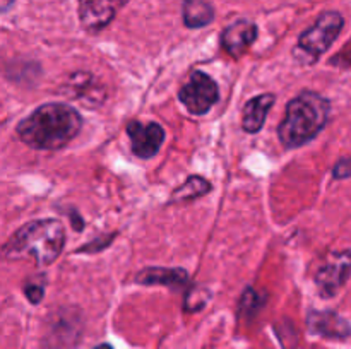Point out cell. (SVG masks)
<instances>
[{"mask_svg":"<svg viewBox=\"0 0 351 349\" xmlns=\"http://www.w3.org/2000/svg\"><path fill=\"white\" fill-rule=\"evenodd\" d=\"M335 178L341 180V178H348L351 177V159H341L338 164L335 166Z\"/></svg>","mask_w":351,"mask_h":349,"instance_id":"cell-18","label":"cell"},{"mask_svg":"<svg viewBox=\"0 0 351 349\" xmlns=\"http://www.w3.org/2000/svg\"><path fill=\"white\" fill-rule=\"evenodd\" d=\"M218 98V84L201 70L192 72L189 82L178 92V99L192 115H206Z\"/></svg>","mask_w":351,"mask_h":349,"instance_id":"cell-5","label":"cell"},{"mask_svg":"<svg viewBox=\"0 0 351 349\" xmlns=\"http://www.w3.org/2000/svg\"><path fill=\"white\" fill-rule=\"evenodd\" d=\"M127 133L132 142V151L141 159H149L160 151L165 140V130L160 123H143L139 120H132L127 123Z\"/></svg>","mask_w":351,"mask_h":349,"instance_id":"cell-7","label":"cell"},{"mask_svg":"<svg viewBox=\"0 0 351 349\" xmlns=\"http://www.w3.org/2000/svg\"><path fill=\"white\" fill-rule=\"evenodd\" d=\"M351 276V252H332L326 257L324 263L315 274V284L321 296L332 298L345 286Z\"/></svg>","mask_w":351,"mask_h":349,"instance_id":"cell-6","label":"cell"},{"mask_svg":"<svg viewBox=\"0 0 351 349\" xmlns=\"http://www.w3.org/2000/svg\"><path fill=\"white\" fill-rule=\"evenodd\" d=\"M136 281L143 286H168L178 289L187 284L189 274L184 269H163V267H151L144 269L136 276Z\"/></svg>","mask_w":351,"mask_h":349,"instance_id":"cell-12","label":"cell"},{"mask_svg":"<svg viewBox=\"0 0 351 349\" xmlns=\"http://www.w3.org/2000/svg\"><path fill=\"white\" fill-rule=\"evenodd\" d=\"M24 293H26L27 300H29L31 303L38 305L45 296V286L40 283H26Z\"/></svg>","mask_w":351,"mask_h":349,"instance_id":"cell-17","label":"cell"},{"mask_svg":"<svg viewBox=\"0 0 351 349\" xmlns=\"http://www.w3.org/2000/svg\"><path fill=\"white\" fill-rule=\"evenodd\" d=\"M257 26L252 21L240 19L237 23L230 24L221 34V44L230 55L240 57L247 51V48L256 41Z\"/></svg>","mask_w":351,"mask_h":349,"instance_id":"cell-9","label":"cell"},{"mask_svg":"<svg viewBox=\"0 0 351 349\" xmlns=\"http://www.w3.org/2000/svg\"><path fill=\"white\" fill-rule=\"evenodd\" d=\"M331 105L314 91H304L287 105L283 122L280 123V140L285 147H300L311 142L328 125Z\"/></svg>","mask_w":351,"mask_h":349,"instance_id":"cell-3","label":"cell"},{"mask_svg":"<svg viewBox=\"0 0 351 349\" xmlns=\"http://www.w3.org/2000/svg\"><path fill=\"white\" fill-rule=\"evenodd\" d=\"M93 349H113V348L110 344H99V346H96V348H93Z\"/></svg>","mask_w":351,"mask_h":349,"instance_id":"cell-19","label":"cell"},{"mask_svg":"<svg viewBox=\"0 0 351 349\" xmlns=\"http://www.w3.org/2000/svg\"><path fill=\"white\" fill-rule=\"evenodd\" d=\"M215 19V9L208 0H184V23L187 27H204Z\"/></svg>","mask_w":351,"mask_h":349,"instance_id":"cell-13","label":"cell"},{"mask_svg":"<svg viewBox=\"0 0 351 349\" xmlns=\"http://www.w3.org/2000/svg\"><path fill=\"white\" fill-rule=\"evenodd\" d=\"M274 101H276V98L273 94H269V92L256 96L250 101H247L242 116L243 130L249 133L259 132L263 129L264 122H266V116L269 113L271 106L274 105Z\"/></svg>","mask_w":351,"mask_h":349,"instance_id":"cell-11","label":"cell"},{"mask_svg":"<svg viewBox=\"0 0 351 349\" xmlns=\"http://www.w3.org/2000/svg\"><path fill=\"white\" fill-rule=\"evenodd\" d=\"M209 298H211V291L208 287H202V286H195L192 287L191 291L187 293L185 296V310L187 311H201L202 308L208 305Z\"/></svg>","mask_w":351,"mask_h":349,"instance_id":"cell-15","label":"cell"},{"mask_svg":"<svg viewBox=\"0 0 351 349\" xmlns=\"http://www.w3.org/2000/svg\"><path fill=\"white\" fill-rule=\"evenodd\" d=\"M77 2L82 26L91 33L108 26L115 17L117 9L123 5V0H77Z\"/></svg>","mask_w":351,"mask_h":349,"instance_id":"cell-8","label":"cell"},{"mask_svg":"<svg viewBox=\"0 0 351 349\" xmlns=\"http://www.w3.org/2000/svg\"><path fill=\"white\" fill-rule=\"evenodd\" d=\"M261 307H263V301H261L259 294L254 289H250V287L245 289L242 301H240V311L247 315V317H252V315H256L261 310Z\"/></svg>","mask_w":351,"mask_h":349,"instance_id":"cell-16","label":"cell"},{"mask_svg":"<svg viewBox=\"0 0 351 349\" xmlns=\"http://www.w3.org/2000/svg\"><path fill=\"white\" fill-rule=\"evenodd\" d=\"M311 332L328 339H346L351 335V325L335 311H311L307 318Z\"/></svg>","mask_w":351,"mask_h":349,"instance_id":"cell-10","label":"cell"},{"mask_svg":"<svg viewBox=\"0 0 351 349\" xmlns=\"http://www.w3.org/2000/svg\"><path fill=\"white\" fill-rule=\"evenodd\" d=\"M208 192H211V183L206 178L194 174V177H189L187 181L173 192L171 202L194 201V198L201 197V195H206Z\"/></svg>","mask_w":351,"mask_h":349,"instance_id":"cell-14","label":"cell"},{"mask_svg":"<svg viewBox=\"0 0 351 349\" xmlns=\"http://www.w3.org/2000/svg\"><path fill=\"white\" fill-rule=\"evenodd\" d=\"M65 245V229L57 219H36L17 229L3 245L5 259H34L38 267L53 263Z\"/></svg>","mask_w":351,"mask_h":349,"instance_id":"cell-2","label":"cell"},{"mask_svg":"<svg viewBox=\"0 0 351 349\" xmlns=\"http://www.w3.org/2000/svg\"><path fill=\"white\" fill-rule=\"evenodd\" d=\"M343 16L336 10L321 14L314 26L308 27L298 38L295 55L302 64H314L331 48L343 29Z\"/></svg>","mask_w":351,"mask_h":349,"instance_id":"cell-4","label":"cell"},{"mask_svg":"<svg viewBox=\"0 0 351 349\" xmlns=\"http://www.w3.org/2000/svg\"><path fill=\"white\" fill-rule=\"evenodd\" d=\"M81 127L82 118L77 109L64 103H47L21 120L17 135L33 149L55 151L67 146Z\"/></svg>","mask_w":351,"mask_h":349,"instance_id":"cell-1","label":"cell"}]
</instances>
